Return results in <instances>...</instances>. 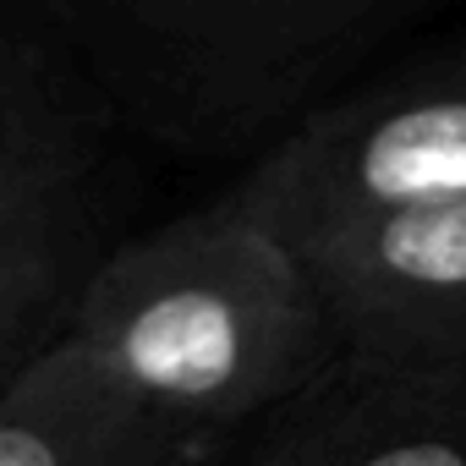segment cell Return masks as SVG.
Here are the masks:
<instances>
[{"label": "cell", "instance_id": "ba28073f", "mask_svg": "<svg viewBox=\"0 0 466 466\" xmlns=\"http://www.w3.org/2000/svg\"><path fill=\"white\" fill-rule=\"evenodd\" d=\"M94 264V225L0 230V390H12L66 335Z\"/></svg>", "mask_w": 466, "mask_h": 466}, {"label": "cell", "instance_id": "9c48e42d", "mask_svg": "<svg viewBox=\"0 0 466 466\" xmlns=\"http://www.w3.org/2000/svg\"><path fill=\"white\" fill-rule=\"evenodd\" d=\"M181 466H225V455H219V450H192Z\"/></svg>", "mask_w": 466, "mask_h": 466}, {"label": "cell", "instance_id": "6da1fadb", "mask_svg": "<svg viewBox=\"0 0 466 466\" xmlns=\"http://www.w3.org/2000/svg\"><path fill=\"white\" fill-rule=\"evenodd\" d=\"M66 335L187 450H225L335 362L297 248L230 192L99 253Z\"/></svg>", "mask_w": 466, "mask_h": 466}, {"label": "cell", "instance_id": "3957f363", "mask_svg": "<svg viewBox=\"0 0 466 466\" xmlns=\"http://www.w3.org/2000/svg\"><path fill=\"white\" fill-rule=\"evenodd\" d=\"M230 198L286 242L373 208L466 198V39L368 72Z\"/></svg>", "mask_w": 466, "mask_h": 466}, {"label": "cell", "instance_id": "7a4b0ae2", "mask_svg": "<svg viewBox=\"0 0 466 466\" xmlns=\"http://www.w3.org/2000/svg\"><path fill=\"white\" fill-rule=\"evenodd\" d=\"M116 132L264 165L411 28L417 0H50Z\"/></svg>", "mask_w": 466, "mask_h": 466}, {"label": "cell", "instance_id": "8992f818", "mask_svg": "<svg viewBox=\"0 0 466 466\" xmlns=\"http://www.w3.org/2000/svg\"><path fill=\"white\" fill-rule=\"evenodd\" d=\"M116 121L50 12L0 6V230L94 225Z\"/></svg>", "mask_w": 466, "mask_h": 466}, {"label": "cell", "instance_id": "277c9868", "mask_svg": "<svg viewBox=\"0 0 466 466\" xmlns=\"http://www.w3.org/2000/svg\"><path fill=\"white\" fill-rule=\"evenodd\" d=\"M335 335L373 368L466 362V198L373 208L291 242Z\"/></svg>", "mask_w": 466, "mask_h": 466}, {"label": "cell", "instance_id": "5b68a950", "mask_svg": "<svg viewBox=\"0 0 466 466\" xmlns=\"http://www.w3.org/2000/svg\"><path fill=\"white\" fill-rule=\"evenodd\" d=\"M219 455L225 466H466V362L373 368L335 357Z\"/></svg>", "mask_w": 466, "mask_h": 466}, {"label": "cell", "instance_id": "52a82bcc", "mask_svg": "<svg viewBox=\"0 0 466 466\" xmlns=\"http://www.w3.org/2000/svg\"><path fill=\"white\" fill-rule=\"evenodd\" d=\"M192 450L154 428L61 335L12 390H0V466H181Z\"/></svg>", "mask_w": 466, "mask_h": 466}]
</instances>
